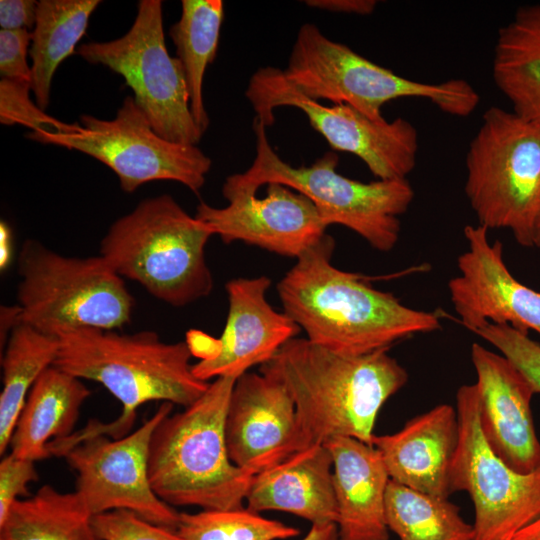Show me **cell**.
Masks as SVG:
<instances>
[{
    "label": "cell",
    "mask_w": 540,
    "mask_h": 540,
    "mask_svg": "<svg viewBox=\"0 0 540 540\" xmlns=\"http://www.w3.org/2000/svg\"><path fill=\"white\" fill-rule=\"evenodd\" d=\"M334 247L326 234L296 259L276 287L283 312L309 341L361 355L441 328L438 313L410 308L372 287L367 277L332 265Z\"/></svg>",
    "instance_id": "1"
},
{
    "label": "cell",
    "mask_w": 540,
    "mask_h": 540,
    "mask_svg": "<svg viewBox=\"0 0 540 540\" xmlns=\"http://www.w3.org/2000/svg\"><path fill=\"white\" fill-rule=\"evenodd\" d=\"M388 350L346 355L293 338L260 371L286 386L309 446L335 437L372 445L380 409L408 381Z\"/></svg>",
    "instance_id": "2"
},
{
    "label": "cell",
    "mask_w": 540,
    "mask_h": 540,
    "mask_svg": "<svg viewBox=\"0 0 540 540\" xmlns=\"http://www.w3.org/2000/svg\"><path fill=\"white\" fill-rule=\"evenodd\" d=\"M57 368L103 385L122 404V414L108 425L97 423L100 433L120 438L133 425L136 410L151 401L184 408L209 387L198 379L187 342L166 343L153 331L120 334L92 327L59 333Z\"/></svg>",
    "instance_id": "3"
},
{
    "label": "cell",
    "mask_w": 540,
    "mask_h": 540,
    "mask_svg": "<svg viewBox=\"0 0 540 540\" xmlns=\"http://www.w3.org/2000/svg\"><path fill=\"white\" fill-rule=\"evenodd\" d=\"M236 378H216L183 411L166 416L154 429L149 448V479L170 506L203 510L244 508L254 475L230 459L225 420Z\"/></svg>",
    "instance_id": "4"
},
{
    "label": "cell",
    "mask_w": 540,
    "mask_h": 540,
    "mask_svg": "<svg viewBox=\"0 0 540 540\" xmlns=\"http://www.w3.org/2000/svg\"><path fill=\"white\" fill-rule=\"evenodd\" d=\"M210 228L168 194L142 200L115 220L100 242V256L123 279L175 307L208 296L214 286L205 247Z\"/></svg>",
    "instance_id": "5"
},
{
    "label": "cell",
    "mask_w": 540,
    "mask_h": 540,
    "mask_svg": "<svg viewBox=\"0 0 540 540\" xmlns=\"http://www.w3.org/2000/svg\"><path fill=\"white\" fill-rule=\"evenodd\" d=\"M256 155L242 173L228 176L222 186L227 198L235 194H256L258 188L278 183L306 196L326 226L338 224L354 231L381 252L397 244L402 216L414 199L407 179L362 182L343 176L336 168L339 158L328 151L309 166L293 167L271 146L266 126L253 120Z\"/></svg>",
    "instance_id": "6"
},
{
    "label": "cell",
    "mask_w": 540,
    "mask_h": 540,
    "mask_svg": "<svg viewBox=\"0 0 540 540\" xmlns=\"http://www.w3.org/2000/svg\"><path fill=\"white\" fill-rule=\"evenodd\" d=\"M283 72L305 96L347 104L376 122L386 120L382 115L386 103L401 98L428 100L454 117L469 116L480 102L476 89L464 79L411 80L329 39L312 23L299 28Z\"/></svg>",
    "instance_id": "7"
},
{
    "label": "cell",
    "mask_w": 540,
    "mask_h": 540,
    "mask_svg": "<svg viewBox=\"0 0 540 540\" xmlns=\"http://www.w3.org/2000/svg\"><path fill=\"white\" fill-rule=\"evenodd\" d=\"M465 164L464 190L478 225L507 229L519 245L532 247L540 211V125L490 107Z\"/></svg>",
    "instance_id": "8"
},
{
    "label": "cell",
    "mask_w": 540,
    "mask_h": 540,
    "mask_svg": "<svg viewBox=\"0 0 540 540\" xmlns=\"http://www.w3.org/2000/svg\"><path fill=\"white\" fill-rule=\"evenodd\" d=\"M17 270L19 321L44 334L57 337L80 327L116 330L131 319L134 298L100 255L67 257L27 239Z\"/></svg>",
    "instance_id": "9"
},
{
    "label": "cell",
    "mask_w": 540,
    "mask_h": 540,
    "mask_svg": "<svg viewBox=\"0 0 540 540\" xmlns=\"http://www.w3.org/2000/svg\"><path fill=\"white\" fill-rule=\"evenodd\" d=\"M75 53L121 75L161 137L184 145L200 141L203 134L191 113L182 64L166 46L162 1L140 0L134 22L123 36L81 44Z\"/></svg>",
    "instance_id": "10"
},
{
    "label": "cell",
    "mask_w": 540,
    "mask_h": 540,
    "mask_svg": "<svg viewBox=\"0 0 540 540\" xmlns=\"http://www.w3.org/2000/svg\"><path fill=\"white\" fill-rule=\"evenodd\" d=\"M81 131L49 135L29 132L30 140L76 150L109 167L123 191L145 183L175 181L198 193L212 161L197 145L168 141L152 127L133 96L124 98L113 119L80 116Z\"/></svg>",
    "instance_id": "11"
},
{
    "label": "cell",
    "mask_w": 540,
    "mask_h": 540,
    "mask_svg": "<svg viewBox=\"0 0 540 540\" xmlns=\"http://www.w3.org/2000/svg\"><path fill=\"white\" fill-rule=\"evenodd\" d=\"M173 405L163 402L137 430L120 438L81 431L50 445L51 454L64 456L76 472L74 492L92 516L125 509L177 530L180 513L156 495L148 470L153 431Z\"/></svg>",
    "instance_id": "12"
},
{
    "label": "cell",
    "mask_w": 540,
    "mask_h": 540,
    "mask_svg": "<svg viewBox=\"0 0 540 540\" xmlns=\"http://www.w3.org/2000/svg\"><path fill=\"white\" fill-rule=\"evenodd\" d=\"M245 96L255 118L266 127L274 124L277 107L301 110L333 150L357 156L377 179H407L416 166L418 132L404 118L376 122L347 104L323 105L301 93L282 69L272 66L253 73Z\"/></svg>",
    "instance_id": "13"
},
{
    "label": "cell",
    "mask_w": 540,
    "mask_h": 540,
    "mask_svg": "<svg viewBox=\"0 0 540 540\" xmlns=\"http://www.w3.org/2000/svg\"><path fill=\"white\" fill-rule=\"evenodd\" d=\"M459 442L452 467L453 492L474 505L473 540H509L540 518V467L521 473L490 447L480 425L476 384L456 393Z\"/></svg>",
    "instance_id": "14"
},
{
    "label": "cell",
    "mask_w": 540,
    "mask_h": 540,
    "mask_svg": "<svg viewBox=\"0 0 540 540\" xmlns=\"http://www.w3.org/2000/svg\"><path fill=\"white\" fill-rule=\"evenodd\" d=\"M271 286L267 276L235 278L226 283L228 314L219 339L196 331L187 334L192 355L200 361L192 365L194 375L208 382L212 378H238L255 365L272 360L301 328L284 312L267 301Z\"/></svg>",
    "instance_id": "15"
},
{
    "label": "cell",
    "mask_w": 540,
    "mask_h": 540,
    "mask_svg": "<svg viewBox=\"0 0 540 540\" xmlns=\"http://www.w3.org/2000/svg\"><path fill=\"white\" fill-rule=\"evenodd\" d=\"M463 232L467 249L457 259L458 275L447 285L461 324L470 332L491 322L540 335V291L512 275L502 243L490 242L485 227L466 225Z\"/></svg>",
    "instance_id": "16"
},
{
    "label": "cell",
    "mask_w": 540,
    "mask_h": 540,
    "mask_svg": "<svg viewBox=\"0 0 540 540\" xmlns=\"http://www.w3.org/2000/svg\"><path fill=\"white\" fill-rule=\"evenodd\" d=\"M225 438L231 461L254 476L309 447L286 386L263 371L236 379Z\"/></svg>",
    "instance_id": "17"
},
{
    "label": "cell",
    "mask_w": 540,
    "mask_h": 540,
    "mask_svg": "<svg viewBox=\"0 0 540 540\" xmlns=\"http://www.w3.org/2000/svg\"><path fill=\"white\" fill-rule=\"evenodd\" d=\"M217 208L201 202L195 217L225 244L241 241L296 259L327 233L314 204L303 194L278 183L267 184L266 195L235 194Z\"/></svg>",
    "instance_id": "18"
},
{
    "label": "cell",
    "mask_w": 540,
    "mask_h": 540,
    "mask_svg": "<svg viewBox=\"0 0 540 540\" xmlns=\"http://www.w3.org/2000/svg\"><path fill=\"white\" fill-rule=\"evenodd\" d=\"M482 432L492 450L512 469L540 467V441L531 412L536 394L530 381L505 356L479 343L471 346Z\"/></svg>",
    "instance_id": "19"
},
{
    "label": "cell",
    "mask_w": 540,
    "mask_h": 540,
    "mask_svg": "<svg viewBox=\"0 0 540 540\" xmlns=\"http://www.w3.org/2000/svg\"><path fill=\"white\" fill-rule=\"evenodd\" d=\"M459 442L456 408L440 404L413 417L402 429L374 435L390 479L411 489L449 498L452 467Z\"/></svg>",
    "instance_id": "20"
},
{
    "label": "cell",
    "mask_w": 540,
    "mask_h": 540,
    "mask_svg": "<svg viewBox=\"0 0 540 540\" xmlns=\"http://www.w3.org/2000/svg\"><path fill=\"white\" fill-rule=\"evenodd\" d=\"M324 445L333 459L340 539L388 540L385 498L390 476L380 452L350 437H335Z\"/></svg>",
    "instance_id": "21"
},
{
    "label": "cell",
    "mask_w": 540,
    "mask_h": 540,
    "mask_svg": "<svg viewBox=\"0 0 540 540\" xmlns=\"http://www.w3.org/2000/svg\"><path fill=\"white\" fill-rule=\"evenodd\" d=\"M252 512L282 511L312 525L336 524L333 459L324 444L304 448L254 476L245 497Z\"/></svg>",
    "instance_id": "22"
},
{
    "label": "cell",
    "mask_w": 540,
    "mask_h": 540,
    "mask_svg": "<svg viewBox=\"0 0 540 540\" xmlns=\"http://www.w3.org/2000/svg\"><path fill=\"white\" fill-rule=\"evenodd\" d=\"M91 395L83 381L52 365L37 379L18 417L11 453L34 462L51 456L50 445L70 437Z\"/></svg>",
    "instance_id": "23"
},
{
    "label": "cell",
    "mask_w": 540,
    "mask_h": 540,
    "mask_svg": "<svg viewBox=\"0 0 540 540\" xmlns=\"http://www.w3.org/2000/svg\"><path fill=\"white\" fill-rule=\"evenodd\" d=\"M492 76L512 111L540 125V3L519 7L499 29Z\"/></svg>",
    "instance_id": "24"
},
{
    "label": "cell",
    "mask_w": 540,
    "mask_h": 540,
    "mask_svg": "<svg viewBox=\"0 0 540 540\" xmlns=\"http://www.w3.org/2000/svg\"><path fill=\"white\" fill-rule=\"evenodd\" d=\"M99 0H40L31 32V89L38 106L46 110L59 65L85 34Z\"/></svg>",
    "instance_id": "25"
},
{
    "label": "cell",
    "mask_w": 540,
    "mask_h": 540,
    "mask_svg": "<svg viewBox=\"0 0 540 540\" xmlns=\"http://www.w3.org/2000/svg\"><path fill=\"white\" fill-rule=\"evenodd\" d=\"M223 18L222 0H182L180 18L169 30L176 58L185 73L191 113L202 134L209 126L203 97L204 77L217 53Z\"/></svg>",
    "instance_id": "26"
},
{
    "label": "cell",
    "mask_w": 540,
    "mask_h": 540,
    "mask_svg": "<svg viewBox=\"0 0 540 540\" xmlns=\"http://www.w3.org/2000/svg\"><path fill=\"white\" fill-rule=\"evenodd\" d=\"M0 540H100L92 515L75 492L43 485L17 500L0 525Z\"/></svg>",
    "instance_id": "27"
},
{
    "label": "cell",
    "mask_w": 540,
    "mask_h": 540,
    "mask_svg": "<svg viewBox=\"0 0 540 540\" xmlns=\"http://www.w3.org/2000/svg\"><path fill=\"white\" fill-rule=\"evenodd\" d=\"M58 339L19 322L9 333L1 357L0 454L10 445L18 417L33 385L54 364Z\"/></svg>",
    "instance_id": "28"
},
{
    "label": "cell",
    "mask_w": 540,
    "mask_h": 540,
    "mask_svg": "<svg viewBox=\"0 0 540 540\" xmlns=\"http://www.w3.org/2000/svg\"><path fill=\"white\" fill-rule=\"evenodd\" d=\"M389 531L400 540H473V525L448 498L432 496L390 479L385 498Z\"/></svg>",
    "instance_id": "29"
},
{
    "label": "cell",
    "mask_w": 540,
    "mask_h": 540,
    "mask_svg": "<svg viewBox=\"0 0 540 540\" xmlns=\"http://www.w3.org/2000/svg\"><path fill=\"white\" fill-rule=\"evenodd\" d=\"M176 531L184 540H283L299 534L297 528L245 507L180 513Z\"/></svg>",
    "instance_id": "30"
},
{
    "label": "cell",
    "mask_w": 540,
    "mask_h": 540,
    "mask_svg": "<svg viewBox=\"0 0 540 540\" xmlns=\"http://www.w3.org/2000/svg\"><path fill=\"white\" fill-rule=\"evenodd\" d=\"M31 83L1 78L0 122L4 125H22L30 132L62 135L81 131L80 123H65L41 109L30 98Z\"/></svg>",
    "instance_id": "31"
},
{
    "label": "cell",
    "mask_w": 540,
    "mask_h": 540,
    "mask_svg": "<svg viewBox=\"0 0 540 540\" xmlns=\"http://www.w3.org/2000/svg\"><path fill=\"white\" fill-rule=\"evenodd\" d=\"M472 333L496 348L540 393V344L508 325L486 322Z\"/></svg>",
    "instance_id": "32"
},
{
    "label": "cell",
    "mask_w": 540,
    "mask_h": 540,
    "mask_svg": "<svg viewBox=\"0 0 540 540\" xmlns=\"http://www.w3.org/2000/svg\"><path fill=\"white\" fill-rule=\"evenodd\" d=\"M92 525L100 540H184L176 530L149 522L125 509L94 515Z\"/></svg>",
    "instance_id": "33"
},
{
    "label": "cell",
    "mask_w": 540,
    "mask_h": 540,
    "mask_svg": "<svg viewBox=\"0 0 540 540\" xmlns=\"http://www.w3.org/2000/svg\"><path fill=\"white\" fill-rule=\"evenodd\" d=\"M39 478L35 462L5 455L0 462V525L20 497H30L28 486Z\"/></svg>",
    "instance_id": "34"
},
{
    "label": "cell",
    "mask_w": 540,
    "mask_h": 540,
    "mask_svg": "<svg viewBox=\"0 0 540 540\" xmlns=\"http://www.w3.org/2000/svg\"><path fill=\"white\" fill-rule=\"evenodd\" d=\"M32 34L29 30H0L1 78L31 83L28 63Z\"/></svg>",
    "instance_id": "35"
},
{
    "label": "cell",
    "mask_w": 540,
    "mask_h": 540,
    "mask_svg": "<svg viewBox=\"0 0 540 540\" xmlns=\"http://www.w3.org/2000/svg\"><path fill=\"white\" fill-rule=\"evenodd\" d=\"M38 1L1 0L0 27L5 30H29L34 28Z\"/></svg>",
    "instance_id": "36"
},
{
    "label": "cell",
    "mask_w": 540,
    "mask_h": 540,
    "mask_svg": "<svg viewBox=\"0 0 540 540\" xmlns=\"http://www.w3.org/2000/svg\"><path fill=\"white\" fill-rule=\"evenodd\" d=\"M305 3L312 8L357 15H369L377 6L375 0H307Z\"/></svg>",
    "instance_id": "37"
},
{
    "label": "cell",
    "mask_w": 540,
    "mask_h": 540,
    "mask_svg": "<svg viewBox=\"0 0 540 540\" xmlns=\"http://www.w3.org/2000/svg\"><path fill=\"white\" fill-rule=\"evenodd\" d=\"M302 540H341L337 525L320 524L312 525L310 531Z\"/></svg>",
    "instance_id": "38"
},
{
    "label": "cell",
    "mask_w": 540,
    "mask_h": 540,
    "mask_svg": "<svg viewBox=\"0 0 540 540\" xmlns=\"http://www.w3.org/2000/svg\"><path fill=\"white\" fill-rule=\"evenodd\" d=\"M0 234H1V258L0 264L1 269L5 268L9 263L11 256V245H12V235L9 226L6 222L1 221L0 224Z\"/></svg>",
    "instance_id": "39"
},
{
    "label": "cell",
    "mask_w": 540,
    "mask_h": 540,
    "mask_svg": "<svg viewBox=\"0 0 540 540\" xmlns=\"http://www.w3.org/2000/svg\"><path fill=\"white\" fill-rule=\"evenodd\" d=\"M517 533H519L524 540H540V518L522 528Z\"/></svg>",
    "instance_id": "40"
},
{
    "label": "cell",
    "mask_w": 540,
    "mask_h": 540,
    "mask_svg": "<svg viewBox=\"0 0 540 540\" xmlns=\"http://www.w3.org/2000/svg\"><path fill=\"white\" fill-rule=\"evenodd\" d=\"M533 246L540 248V211L534 227Z\"/></svg>",
    "instance_id": "41"
},
{
    "label": "cell",
    "mask_w": 540,
    "mask_h": 540,
    "mask_svg": "<svg viewBox=\"0 0 540 540\" xmlns=\"http://www.w3.org/2000/svg\"><path fill=\"white\" fill-rule=\"evenodd\" d=\"M509 540H524L519 533H516L512 538Z\"/></svg>",
    "instance_id": "42"
}]
</instances>
